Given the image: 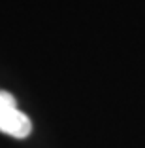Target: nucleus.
Instances as JSON below:
<instances>
[{
    "mask_svg": "<svg viewBox=\"0 0 145 148\" xmlns=\"http://www.w3.org/2000/svg\"><path fill=\"white\" fill-rule=\"evenodd\" d=\"M32 131V122L23 110H19L17 101L9 91L0 89V133L15 139H25Z\"/></svg>",
    "mask_w": 145,
    "mask_h": 148,
    "instance_id": "obj_1",
    "label": "nucleus"
}]
</instances>
